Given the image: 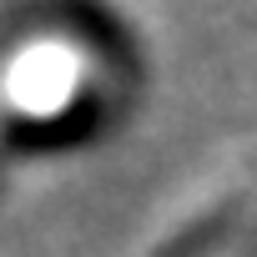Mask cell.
<instances>
[{"instance_id":"cell-1","label":"cell","mask_w":257,"mask_h":257,"mask_svg":"<svg viewBox=\"0 0 257 257\" xmlns=\"http://www.w3.org/2000/svg\"><path fill=\"white\" fill-rule=\"evenodd\" d=\"M71 76H76V56H71L61 41H51L46 51H26V56L16 61L11 101H16L21 111H31V116H56V111H66L71 96H76V86H66Z\"/></svg>"}]
</instances>
